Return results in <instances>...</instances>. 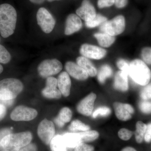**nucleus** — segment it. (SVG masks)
<instances>
[{
    "instance_id": "obj_17",
    "label": "nucleus",
    "mask_w": 151,
    "mask_h": 151,
    "mask_svg": "<svg viewBox=\"0 0 151 151\" xmlns=\"http://www.w3.org/2000/svg\"><path fill=\"white\" fill-rule=\"evenodd\" d=\"M128 75L122 70L117 72L114 78V86L115 89L122 92H126L129 89Z\"/></svg>"
},
{
    "instance_id": "obj_8",
    "label": "nucleus",
    "mask_w": 151,
    "mask_h": 151,
    "mask_svg": "<svg viewBox=\"0 0 151 151\" xmlns=\"http://www.w3.org/2000/svg\"><path fill=\"white\" fill-rule=\"evenodd\" d=\"M37 134L44 144L49 145L55 134L54 124L47 119H44L40 123L38 127Z\"/></svg>"
},
{
    "instance_id": "obj_37",
    "label": "nucleus",
    "mask_w": 151,
    "mask_h": 151,
    "mask_svg": "<svg viewBox=\"0 0 151 151\" xmlns=\"http://www.w3.org/2000/svg\"><path fill=\"white\" fill-rule=\"evenodd\" d=\"M58 86L57 79L54 77H50L47 78L46 81V86L45 88L47 89H55Z\"/></svg>"
},
{
    "instance_id": "obj_33",
    "label": "nucleus",
    "mask_w": 151,
    "mask_h": 151,
    "mask_svg": "<svg viewBox=\"0 0 151 151\" xmlns=\"http://www.w3.org/2000/svg\"><path fill=\"white\" fill-rule=\"evenodd\" d=\"M139 108L143 113L145 114L151 113V102L148 100H143L140 102Z\"/></svg>"
},
{
    "instance_id": "obj_41",
    "label": "nucleus",
    "mask_w": 151,
    "mask_h": 151,
    "mask_svg": "<svg viewBox=\"0 0 151 151\" xmlns=\"http://www.w3.org/2000/svg\"><path fill=\"white\" fill-rule=\"evenodd\" d=\"M128 3V0H115L114 4L117 8L122 9L125 7Z\"/></svg>"
},
{
    "instance_id": "obj_23",
    "label": "nucleus",
    "mask_w": 151,
    "mask_h": 151,
    "mask_svg": "<svg viewBox=\"0 0 151 151\" xmlns=\"http://www.w3.org/2000/svg\"><path fill=\"white\" fill-rule=\"evenodd\" d=\"M147 125L143 122L139 121L136 124V130L135 133L136 142L139 144L142 142L145 138Z\"/></svg>"
},
{
    "instance_id": "obj_2",
    "label": "nucleus",
    "mask_w": 151,
    "mask_h": 151,
    "mask_svg": "<svg viewBox=\"0 0 151 151\" xmlns=\"http://www.w3.org/2000/svg\"><path fill=\"white\" fill-rule=\"evenodd\" d=\"M32 139L29 132L9 134L0 141V151H19L29 144Z\"/></svg>"
},
{
    "instance_id": "obj_45",
    "label": "nucleus",
    "mask_w": 151,
    "mask_h": 151,
    "mask_svg": "<svg viewBox=\"0 0 151 151\" xmlns=\"http://www.w3.org/2000/svg\"><path fill=\"white\" fill-rule=\"evenodd\" d=\"M121 151H137L134 148L132 147H126L124 148Z\"/></svg>"
},
{
    "instance_id": "obj_26",
    "label": "nucleus",
    "mask_w": 151,
    "mask_h": 151,
    "mask_svg": "<svg viewBox=\"0 0 151 151\" xmlns=\"http://www.w3.org/2000/svg\"><path fill=\"white\" fill-rule=\"evenodd\" d=\"M68 129L70 131L73 132L78 131L84 132L89 130L90 127L88 125H85L79 120H75L71 122L70 126L68 127Z\"/></svg>"
},
{
    "instance_id": "obj_36",
    "label": "nucleus",
    "mask_w": 151,
    "mask_h": 151,
    "mask_svg": "<svg viewBox=\"0 0 151 151\" xmlns=\"http://www.w3.org/2000/svg\"><path fill=\"white\" fill-rule=\"evenodd\" d=\"M115 0H98L97 4L100 9L110 7L114 4Z\"/></svg>"
},
{
    "instance_id": "obj_44",
    "label": "nucleus",
    "mask_w": 151,
    "mask_h": 151,
    "mask_svg": "<svg viewBox=\"0 0 151 151\" xmlns=\"http://www.w3.org/2000/svg\"><path fill=\"white\" fill-rule=\"evenodd\" d=\"M29 1L34 4H40L43 3L45 0H29Z\"/></svg>"
},
{
    "instance_id": "obj_38",
    "label": "nucleus",
    "mask_w": 151,
    "mask_h": 151,
    "mask_svg": "<svg viewBox=\"0 0 151 151\" xmlns=\"http://www.w3.org/2000/svg\"><path fill=\"white\" fill-rule=\"evenodd\" d=\"M93 146L87 145L84 142H81L75 148L74 151H94Z\"/></svg>"
},
{
    "instance_id": "obj_13",
    "label": "nucleus",
    "mask_w": 151,
    "mask_h": 151,
    "mask_svg": "<svg viewBox=\"0 0 151 151\" xmlns=\"http://www.w3.org/2000/svg\"><path fill=\"white\" fill-rule=\"evenodd\" d=\"M96 97V94L91 93L81 100L77 106L78 113L85 116H89L92 114Z\"/></svg>"
},
{
    "instance_id": "obj_29",
    "label": "nucleus",
    "mask_w": 151,
    "mask_h": 151,
    "mask_svg": "<svg viewBox=\"0 0 151 151\" xmlns=\"http://www.w3.org/2000/svg\"><path fill=\"white\" fill-rule=\"evenodd\" d=\"M11 59V55L6 49L0 45V63L6 64L8 63Z\"/></svg>"
},
{
    "instance_id": "obj_10",
    "label": "nucleus",
    "mask_w": 151,
    "mask_h": 151,
    "mask_svg": "<svg viewBox=\"0 0 151 151\" xmlns=\"http://www.w3.org/2000/svg\"><path fill=\"white\" fill-rule=\"evenodd\" d=\"M79 52L82 56L95 60L102 59L107 54V51L104 49L88 44L82 45Z\"/></svg>"
},
{
    "instance_id": "obj_22",
    "label": "nucleus",
    "mask_w": 151,
    "mask_h": 151,
    "mask_svg": "<svg viewBox=\"0 0 151 151\" xmlns=\"http://www.w3.org/2000/svg\"><path fill=\"white\" fill-rule=\"evenodd\" d=\"M113 74V70L110 65L105 64L102 65L97 73V79L101 84H104L106 79L110 78Z\"/></svg>"
},
{
    "instance_id": "obj_24",
    "label": "nucleus",
    "mask_w": 151,
    "mask_h": 151,
    "mask_svg": "<svg viewBox=\"0 0 151 151\" xmlns=\"http://www.w3.org/2000/svg\"><path fill=\"white\" fill-rule=\"evenodd\" d=\"M81 137L82 142H92L97 139L99 136V134L97 131H86L78 133Z\"/></svg>"
},
{
    "instance_id": "obj_39",
    "label": "nucleus",
    "mask_w": 151,
    "mask_h": 151,
    "mask_svg": "<svg viewBox=\"0 0 151 151\" xmlns=\"http://www.w3.org/2000/svg\"><path fill=\"white\" fill-rule=\"evenodd\" d=\"M144 140L147 143L150 142L151 141V123L147 125Z\"/></svg>"
},
{
    "instance_id": "obj_42",
    "label": "nucleus",
    "mask_w": 151,
    "mask_h": 151,
    "mask_svg": "<svg viewBox=\"0 0 151 151\" xmlns=\"http://www.w3.org/2000/svg\"><path fill=\"white\" fill-rule=\"evenodd\" d=\"M6 107L2 103H0V122L6 116Z\"/></svg>"
},
{
    "instance_id": "obj_20",
    "label": "nucleus",
    "mask_w": 151,
    "mask_h": 151,
    "mask_svg": "<svg viewBox=\"0 0 151 151\" xmlns=\"http://www.w3.org/2000/svg\"><path fill=\"white\" fill-rule=\"evenodd\" d=\"M94 36L97 39L100 46L103 47H110L116 40L115 37L105 33H96L94 34Z\"/></svg>"
},
{
    "instance_id": "obj_6",
    "label": "nucleus",
    "mask_w": 151,
    "mask_h": 151,
    "mask_svg": "<svg viewBox=\"0 0 151 151\" xmlns=\"http://www.w3.org/2000/svg\"><path fill=\"white\" fill-rule=\"evenodd\" d=\"M63 68L61 63L57 59H47L43 60L38 66L39 75L42 78H47L59 73Z\"/></svg>"
},
{
    "instance_id": "obj_16",
    "label": "nucleus",
    "mask_w": 151,
    "mask_h": 151,
    "mask_svg": "<svg viewBox=\"0 0 151 151\" xmlns=\"http://www.w3.org/2000/svg\"><path fill=\"white\" fill-rule=\"evenodd\" d=\"M58 86L61 94L65 96H69L71 87V80L67 72L60 73L57 79Z\"/></svg>"
},
{
    "instance_id": "obj_47",
    "label": "nucleus",
    "mask_w": 151,
    "mask_h": 151,
    "mask_svg": "<svg viewBox=\"0 0 151 151\" xmlns=\"http://www.w3.org/2000/svg\"><path fill=\"white\" fill-rule=\"evenodd\" d=\"M47 1L49 2H52L55 1H60V0H47Z\"/></svg>"
},
{
    "instance_id": "obj_12",
    "label": "nucleus",
    "mask_w": 151,
    "mask_h": 151,
    "mask_svg": "<svg viewBox=\"0 0 151 151\" xmlns=\"http://www.w3.org/2000/svg\"><path fill=\"white\" fill-rule=\"evenodd\" d=\"M113 107L116 117L121 121L130 120L134 112V108L129 104L115 102L113 104Z\"/></svg>"
},
{
    "instance_id": "obj_40",
    "label": "nucleus",
    "mask_w": 151,
    "mask_h": 151,
    "mask_svg": "<svg viewBox=\"0 0 151 151\" xmlns=\"http://www.w3.org/2000/svg\"><path fill=\"white\" fill-rule=\"evenodd\" d=\"M37 148L35 144L30 143L27 145L22 148L19 151H37Z\"/></svg>"
},
{
    "instance_id": "obj_14",
    "label": "nucleus",
    "mask_w": 151,
    "mask_h": 151,
    "mask_svg": "<svg viewBox=\"0 0 151 151\" xmlns=\"http://www.w3.org/2000/svg\"><path fill=\"white\" fill-rule=\"evenodd\" d=\"M82 27V23L80 18L75 14H70L66 19L64 33L65 35H71L79 31Z\"/></svg>"
},
{
    "instance_id": "obj_1",
    "label": "nucleus",
    "mask_w": 151,
    "mask_h": 151,
    "mask_svg": "<svg viewBox=\"0 0 151 151\" xmlns=\"http://www.w3.org/2000/svg\"><path fill=\"white\" fill-rule=\"evenodd\" d=\"M17 21V12L13 6L7 4L0 5V33L3 37L13 34Z\"/></svg>"
},
{
    "instance_id": "obj_43",
    "label": "nucleus",
    "mask_w": 151,
    "mask_h": 151,
    "mask_svg": "<svg viewBox=\"0 0 151 151\" xmlns=\"http://www.w3.org/2000/svg\"><path fill=\"white\" fill-rule=\"evenodd\" d=\"M11 133L10 129H4L0 131V141L7 135Z\"/></svg>"
},
{
    "instance_id": "obj_9",
    "label": "nucleus",
    "mask_w": 151,
    "mask_h": 151,
    "mask_svg": "<svg viewBox=\"0 0 151 151\" xmlns=\"http://www.w3.org/2000/svg\"><path fill=\"white\" fill-rule=\"evenodd\" d=\"M37 112L35 109L23 105H19L14 109L11 113V119L16 122L31 121L37 116Z\"/></svg>"
},
{
    "instance_id": "obj_32",
    "label": "nucleus",
    "mask_w": 151,
    "mask_h": 151,
    "mask_svg": "<svg viewBox=\"0 0 151 151\" xmlns=\"http://www.w3.org/2000/svg\"><path fill=\"white\" fill-rule=\"evenodd\" d=\"M141 91L140 97L144 100H148L151 99V83L145 86Z\"/></svg>"
},
{
    "instance_id": "obj_46",
    "label": "nucleus",
    "mask_w": 151,
    "mask_h": 151,
    "mask_svg": "<svg viewBox=\"0 0 151 151\" xmlns=\"http://www.w3.org/2000/svg\"><path fill=\"white\" fill-rule=\"evenodd\" d=\"M3 70H4V68H3V66L0 64V74L3 72Z\"/></svg>"
},
{
    "instance_id": "obj_15",
    "label": "nucleus",
    "mask_w": 151,
    "mask_h": 151,
    "mask_svg": "<svg viewBox=\"0 0 151 151\" xmlns=\"http://www.w3.org/2000/svg\"><path fill=\"white\" fill-rule=\"evenodd\" d=\"M65 69L69 75L77 80L83 81L89 77L88 73L84 69L72 61L66 63Z\"/></svg>"
},
{
    "instance_id": "obj_4",
    "label": "nucleus",
    "mask_w": 151,
    "mask_h": 151,
    "mask_svg": "<svg viewBox=\"0 0 151 151\" xmlns=\"http://www.w3.org/2000/svg\"><path fill=\"white\" fill-rule=\"evenodd\" d=\"M24 86L19 79L7 78L0 81V100H13L22 92Z\"/></svg>"
},
{
    "instance_id": "obj_27",
    "label": "nucleus",
    "mask_w": 151,
    "mask_h": 151,
    "mask_svg": "<svg viewBox=\"0 0 151 151\" xmlns=\"http://www.w3.org/2000/svg\"><path fill=\"white\" fill-rule=\"evenodd\" d=\"M72 113L71 110L67 107L63 108L60 111L58 116L56 117L59 121L65 124L70 121Z\"/></svg>"
},
{
    "instance_id": "obj_25",
    "label": "nucleus",
    "mask_w": 151,
    "mask_h": 151,
    "mask_svg": "<svg viewBox=\"0 0 151 151\" xmlns=\"http://www.w3.org/2000/svg\"><path fill=\"white\" fill-rule=\"evenodd\" d=\"M107 20L108 19L106 17L100 14H97L96 17L92 20L85 22V24L86 27L93 28L101 25Z\"/></svg>"
},
{
    "instance_id": "obj_35",
    "label": "nucleus",
    "mask_w": 151,
    "mask_h": 151,
    "mask_svg": "<svg viewBox=\"0 0 151 151\" xmlns=\"http://www.w3.org/2000/svg\"><path fill=\"white\" fill-rule=\"evenodd\" d=\"M116 64H117V66L120 70L127 73L128 75L129 67V63H128L127 60L121 58V59H119L117 60Z\"/></svg>"
},
{
    "instance_id": "obj_31",
    "label": "nucleus",
    "mask_w": 151,
    "mask_h": 151,
    "mask_svg": "<svg viewBox=\"0 0 151 151\" xmlns=\"http://www.w3.org/2000/svg\"><path fill=\"white\" fill-rule=\"evenodd\" d=\"M141 57L145 63L151 65V47L143 48L141 51Z\"/></svg>"
},
{
    "instance_id": "obj_3",
    "label": "nucleus",
    "mask_w": 151,
    "mask_h": 151,
    "mask_svg": "<svg viewBox=\"0 0 151 151\" xmlns=\"http://www.w3.org/2000/svg\"><path fill=\"white\" fill-rule=\"evenodd\" d=\"M128 75L135 83L145 86L150 81L151 71L143 60L136 59L129 63Z\"/></svg>"
},
{
    "instance_id": "obj_34",
    "label": "nucleus",
    "mask_w": 151,
    "mask_h": 151,
    "mask_svg": "<svg viewBox=\"0 0 151 151\" xmlns=\"http://www.w3.org/2000/svg\"><path fill=\"white\" fill-rule=\"evenodd\" d=\"M133 133L127 129H121L118 132V136L120 139L124 141L129 140L132 137Z\"/></svg>"
},
{
    "instance_id": "obj_19",
    "label": "nucleus",
    "mask_w": 151,
    "mask_h": 151,
    "mask_svg": "<svg viewBox=\"0 0 151 151\" xmlns=\"http://www.w3.org/2000/svg\"><path fill=\"white\" fill-rule=\"evenodd\" d=\"M63 139L67 147L75 148L82 142L78 133H67L62 135Z\"/></svg>"
},
{
    "instance_id": "obj_28",
    "label": "nucleus",
    "mask_w": 151,
    "mask_h": 151,
    "mask_svg": "<svg viewBox=\"0 0 151 151\" xmlns=\"http://www.w3.org/2000/svg\"><path fill=\"white\" fill-rule=\"evenodd\" d=\"M44 97L48 99H59L61 98V93L59 90L55 89H47L45 88L42 91Z\"/></svg>"
},
{
    "instance_id": "obj_21",
    "label": "nucleus",
    "mask_w": 151,
    "mask_h": 151,
    "mask_svg": "<svg viewBox=\"0 0 151 151\" xmlns=\"http://www.w3.org/2000/svg\"><path fill=\"white\" fill-rule=\"evenodd\" d=\"M50 146L52 151H67V147L61 135L54 136L50 142Z\"/></svg>"
},
{
    "instance_id": "obj_7",
    "label": "nucleus",
    "mask_w": 151,
    "mask_h": 151,
    "mask_svg": "<svg viewBox=\"0 0 151 151\" xmlns=\"http://www.w3.org/2000/svg\"><path fill=\"white\" fill-rule=\"evenodd\" d=\"M37 24L45 33L52 31L55 24V20L48 11L45 8L39 9L37 13Z\"/></svg>"
},
{
    "instance_id": "obj_30",
    "label": "nucleus",
    "mask_w": 151,
    "mask_h": 151,
    "mask_svg": "<svg viewBox=\"0 0 151 151\" xmlns=\"http://www.w3.org/2000/svg\"><path fill=\"white\" fill-rule=\"evenodd\" d=\"M111 112L110 108L107 107H101L97 108L92 113V117L94 119L97 118V116H107L110 115Z\"/></svg>"
},
{
    "instance_id": "obj_18",
    "label": "nucleus",
    "mask_w": 151,
    "mask_h": 151,
    "mask_svg": "<svg viewBox=\"0 0 151 151\" xmlns=\"http://www.w3.org/2000/svg\"><path fill=\"white\" fill-rule=\"evenodd\" d=\"M76 63L92 77L96 76L97 71L96 68L88 58L84 56H79L76 59Z\"/></svg>"
},
{
    "instance_id": "obj_11",
    "label": "nucleus",
    "mask_w": 151,
    "mask_h": 151,
    "mask_svg": "<svg viewBox=\"0 0 151 151\" xmlns=\"http://www.w3.org/2000/svg\"><path fill=\"white\" fill-rule=\"evenodd\" d=\"M76 14L85 22L92 20L96 17V9L89 0H83L80 7L76 10Z\"/></svg>"
},
{
    "instance_id": "obj_5",
    "label": "nucleus",
    "mask_w": 151,
    "mask_h": 151,
    "mask_svg": "<svg viewBox=\"0 0 151 151\" xmlns=\"http://www.w3.org/2000/svg\"><path fill=\"white\" fill-rule=\"evenodd\" d=\"M125 27V17L122 15H119L112 19L106 21L103 23L100 26V30L102 32L115 37L124 32Z\"/></svg>"
}]
</instances>
